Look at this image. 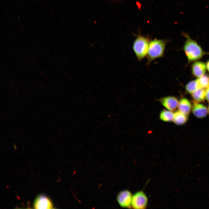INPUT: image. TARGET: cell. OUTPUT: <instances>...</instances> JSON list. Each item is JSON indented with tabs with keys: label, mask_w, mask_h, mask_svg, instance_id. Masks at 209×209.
<instances>
[{
	"label": "cell",
	"mask_w": 209,
	"mask_h": 209,
	"mask_svg": "<svg viewBox=\"0 0 209 209\" xmlns=\"http://www.w3.org/2000/svg\"><path fill=\"white\" fill-rule=\"evenodd\" d=\"M185 38L183 50L189 62H194L201 58L207 53L195 40L186 33H181Z\"/></svg>",
	"instance_id": "obj_1"
},
{
	"label": "cell",
	"mask_w": 209,
	"mask_h": 209,
	"mask_svg": "<svg viewBox=\"0 0 209 209\" xmlns=\"http://www.w3.org/2000/svg\"><path fill=\"white\" fill-rule=\"evenodd\" d=\"M167 42L165 40L156 39L150 40L147 56V65L163 56Z\"/></svg>",
	"instance_id": "obj_2"
},
{
	"label": "cell",
	"mask_w": 209,
	"mask_h": 209,
	"mask_svg": "<svg viewBox=\"0 0 209 209\" xmlns=\"http://www.w3.org/2000/svg\"><path fill=\"white\" fill-rule=\"evenodd\" d=\"M150 41L148 37L141 35L138 36L134 41L133 50L139 61L147 56Z\"/></svg>",
	"instance_id": "obj_3"
},
{
	"label": "cell",
	"mask_w": 209,
	"mask_h": 209,
	"mask_svg": "<svg viewBox=\"0 0 209 209\" xmlns=\"http://www.w3.org/2000/svg\"><path fill=\"white\" fill-rule=\"evenodd\" d=\"M148 202V197L143 191H138L133 194L132 208L135 209H145L147 206Z\"/></svg>",
	"instance_id": "obj_4"
},
{
	"label": "cell",
	"mask_w": 209,
	"mask_h": 209,
	"mask_svg": "<svg viewBox=\"0 0 209 209\" xmlns=\"http://www.w3.org/2000/svg\"><path fill=\"white\" fill-rule=\"evenodd\" d=\"M133 194L127 190L120 191L117 195L116 199L119 206L122 208H131Z\"/></svg>",
	"instance_id": "obj_5"
},
{
	"label": "cell",
	"mask_w": 209,
	"mask_h": 209,
	"mask_svg": "<svg viewBox=\"0 0 209 209\" xmlns=\"http://www.w3.org/2000/svg\"><path fill=\"white\" fill-rule=\"evenodd\" d=\"M33 207L35 209H53V206L51 200L46 196L40 195L35 199Z\"/></svg>",
	"instance_id": "obj_6"
},
{
	"label": "cell",
	"mask_w": 209,
	"mask_h": 209,
	"mask_svg": "<svg viewBox=\"0 0 209 209\" xmlns=\"http://www.w3.org/2000/svg\"><path fill=\"white\" fill-rule=\"evenodd\" d=\"M192 111L193 114L199 118L205 117L208 113V108L206 106L200 102H194L192 105Z\"/></svg>",
	"instance_id": "obj_7"
},
{
	"label": "cell",
	"mask_w": 209,
	"mask_h": 209,
	"mask_svg": "<svg viewBox=\"0 0 209 209\" xmlns=\"http://www.w3.org/2000/svg\"><path fill=\"white\" fill-rule=\"evenodd\" d=\"M160 102L167 110L171 111L176 110L178 107L179 101L177 98L173 96H167L161 98Z\"/></svg>",
	"instance_id": "obj_8"
},
{
	"label": "cell",
	"mask_w": 209,
	"mask_h": 209,
	"mask_svg": "<svg viewBox=\"0 0 209 209\" xmlns=\"http://www.w3.org/2000/svg\"><path fill=\"white\" fill-rule=\"evenodd\" d=\"M206 69V64L201 61H195L191 66V71L192 75L197 78L205 74Z\"/></svg>",
	"instance_id": "obj_9"
},
{
	"label": "cell",
	"mask_w": 209,
	"mask_h": 209,
	"mask_svg": "<svg viewBox=\"0 0 209 209\" xmlns=\"http://www.w3.org/2000/svg\"><path fill=\"white\" fill-rule=\"evenodd\" d=\"M178 108L179 111L188 116L192 111V105L188 99L183 98L179 101Z\"/></svg>",
	"instance_id": "obj_10"
},
{
	"label": "cell",
	"mask_w": 209,
	"mask_h": 209,
	"mask_svg": "<svg viewBox=\"0 0 209 209\" xmlns=\"http://www.w3.org/2000/svg\"><path fill=\"white\" fill-rule=\"evenodd\" d=\"M188 116L178 110L174 113L173 121L177 125H183L187 121L188 119Z\"/></svg>",
	"instance_id": "obj_11"
},
{
	"label": "cell",
	"mask_w": 209,
	"mask_h": 209,
	"mask_svg": "<svg viewBox=\"0 0 209 209\" xmlns=\"http://www.w3.org/2000/svg\"><path fill=\"white\" fill-rule=\"evenodd\" d=\"M191 94L194 102H202L206 99V89H199Z\"/></svg>",
	"instance_id": "obj_12"
},
{
	"label": "cell",
	"mask_w": 209,
	"mask_h": 209,
	"mask_svg": "<svg viewBox=\"0 0 209 209\" xmlns=\"http://www.w3.org/2000/svg\"><path fill=\"white\" fill-rule=\"evenodd\" d=\"M160 118L163 121L170 122L173 121L174 113L168 110H164L160 112Z\"/></svg>",
	"instance_id": "obj_13"
},
{
	"label": "cell",
	"mask_w": 209,
	"mask_h": 209,
	"mask_svg": "<svg viewBox=\"0 0 209 209\" xmlns=\"http://www.w3.org/2000/svg\"><path fill=\"white\" fill-rule=\"evenodd\" d=\"M200 88L197 79L189 82L185 87L186 91L191 94Z\"/></svg>",
	"instance_id": "obj_14"
},
{
	"label": "cell",
	"mask_w": 209,
	"mask_h": 209,
	"mask_svg": "<svg viewBox=\"0 0 209 209\" xmlns=\"http://www.w3.org/2000/svg\"><path fill=\"white\" fill-rule=\"evenodd\" d=\"M200 88L207 89L209 87V75L204 74L197 79Z\"/></svg>",
	"instance_id": "obj_15"
},
{
	"label": "cell",
	"mask_w": 209,
	"mask_h": 209,
	"mask_svg": "<svg viewBox=\"0 0 209 209\" xmlns=\"http://www.w3.org/2000/svg\"><path fill=\"white\" fill-rule=\"evenodd\" d=\"M206 99L209 103V87L206 89Z\"/></svg>",
	"instance_id": "obj_16"
},
{
	"label": "cell",
	"mask_w": 209,
	"mask_h": 209,
	"mask_svg": "<svg viewBox=\"0 0 209 209\" xmlns=\"http://www.w3.org/2000/svg\"><path fill=\"white\" fill-rule=\"evenodd\" d=\"M206 69L209 72V60H208L206 62Z\"/></svg>",
	"instance_id": "obj_17"
},
{
	"label": "cell",
	"mask_w": 209,
	"mask_h": 209,
	"mask_svg": "<svg viewBox=\"0 0 209 209\" xmlns=\"http://www.w3.org/2000/svg\"><path fill=\"white\" fill-rule=\"evenodd\" d=\"M208 113L209 114V105L208 107Z\"/></svg>",
	"instance_id": "obj_18"
}]
</instances>
